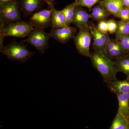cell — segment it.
I'll return each mask as SVG.
<instances>
[{
  "label": "cell",
  "instance_id": "22",
  "mask_svg": "<svg viewBox=\"0 0 129 129\" xmlns=\"http://www.w3.org/2000/svg\"><path fill=\"white\" fill-rule=\"evenodd\" d=\"M101 1V0H76L73 3L75 5L90 8Z\"/></svg>",
  "mask_w": 129,
  "mask_h": 129
},
{
  "label": "cell",
  "instance_id": "15",
  "mask_svg": "<svg viewBox=\"0 0 129 129\" xmlns=\"http://www.w3.org/2000/svg\"><path fill=\"white\" fill-rule=\"evenodd\" d=\"M116 95L118 102L117 113H121L129 118V92Z\"/></svg>",
  "mask_w": 129,
  "mask_h": 129
},
{
  "label": "cell",
  "instance_id": "30",
  "mask_svg": "<svg viewBox=\"0 0 129 129\" xmlns=\"http://www.w3.org/2000/svg\"><path fill=\"white\" fill-rule=\"evenodd\" d=\"M12 1V0H0V4H2L4 3L7 2L9 1Z\"/></svg>",
  "mask_w": 129,
  "mask_h": 129
},
{
  "label": "cell",
  "instance_id": "12",
  "mask_svg": "<svg viewBox=\"0 0 129 129\" xmlns=\"http://www.w3.org/2000/svg\"><path fill=\"white\" fill-rule=\"evenodd\" d=\"M90 18V14L82 6L76 5L74 10V15L72 23L76 27H84L89 25L88 21Z\"/></svg>",
  "mask_w": 129,
  "mask_h": 129
},
{
  "label": "cell",
  "instance_id": "9",
  "mask_svg": "<svg viewBox=\"0 0 129 129\" xmlns=\"http://www.w3.org/2000/svg\"><path fill=\"white\" fill-rule=\"evenodd\" d=\"M104 54L111 60H115L129 55L122 47L120 42L116 39L109 38Z\"/></svg>",
  "mask_w": 129,
  "mask_h": 129
},
{
  "label": "cell",
  "instance_id": "8",
  "mask_svg": "<svg viewBox=\"0 0 129 129\" xmlns=\"http://www.w3.org/2000/svg\"><path fill=\"white\" fill-rule=\"evenodd\" d=\"M93 39L92 48L94 51L104 53L106 45L109 39L108 33L103 34L98 29L97 26L93 23L89 24Z\"/></svg>",
  "mask_w": 129,
  "mask_h": 129
},
{
  "label": "cell",
  "instance_id": "4",
  "mask_svg": "<svg viewBox=\"0 0 129 129\" xmlns=\"http://www.w3.org/2000/svg\"><path fill=\"white\" fill-rule=\"evenodd\" d=\"M51 37L50 33H47L41 28L34 27L28 36L27 38L22 41L30 44L43 54L48 47V41Z\"/></svg>",
  "mask_w": 129,
  "mask_h": 129
},
{
  "label": "cell",
  "instance_id": "11",
  "mask_svg": "<svg viewBox=\"0 0 129 129\" xmlns=\"http://www.w3.org/2000/svg\"><path fill=\"white\" fill-rule=\"evenodd\" d=\"M43 0H19V5L24 16H28L39 11L44 7Z\"/></svg>",
  "mask_w": 129,
  "mask_h": 129
},
{
  "label": "cell",
  "instance_id": "28",
  "mask_svg": "<svg viewBox=\"0 0 129 129\" xmlns=\"http://www.w3.org/2000/svg\"><path fill=\"white\" fill-rule=\"evenodd\" d=\"M45 3H46L49 5L50 8L54 6V1L55 0H43Z\"/></svg>",
  "mask_w": 129,
  "mask_h": 129
},
{
  "label": "cell",
  "instance_id": "16",
  "mask_svg": "<svg viewBox=\"0 0 129 129\" xmlns=\"http://www.w3.org/2000/svg\"><path fill=\"white\" fill-rule=\"evenodd\" d=\"M111 14L107 9L99 3L92 8V12L90 14V18L99 22L106 20Z\"/></svg>",
  "mask_w": 129,
  "mask_h": 129
},
{
  "label": "cell",
  "instance_id": "19",
  "mask_svg": "<svg viewBox=\"0 0 129 129\" xmlns=\"http://www.w3.org/2000/svg\"><path fill=\"white\" fill-rule=\"evenodd\" d=\"M117 28L115 32V39L120 41L129 34V20H120L117 22Z\"/></svg>",
  "mask_w": 129,
  "mask_h": 129
},
{
  "label": "cell",
  "instance_id": "24",
  "mask_svg": "<svg viewBox=\"0 0 129 129\" xmlns=\"http://www.w3.org/2000/svg\"><path fill=\"white\" fill-rule=\"evenodd\" d=\"M121 20H129V9L128 7L124 6L120 10L118 17Z\"/></svg>",
  "mask_w": 129,
  "mask_h": 129
},
{
  "label": "cell",
  "instance_id": "3",
  "mask_svg": "<svg viewBox=\"0 0 129 129\" xmlns=\"http://www.w3.org/2000/svg\"><path fill=\"white\" fill-rule=\"evenodd\" d=\"M21 10L18 0H12L0 4V22L6 26L22 20Z\"/></svg>",
  "mask_w": 129,
  "mask_h": 129
},
{
  "label": "cell",
  "instance_id": "20",
  "mask_svg": "<svg viewBox=\"0 0 129 129\" xmlns=\"http://www.w3.org/2000/svg\"><path fill=\"white\" fill-rule=\"evenodd\" d=\"M113 61L118 72H122L129 78V55Z\"/></svg>",
  "mask_w": 129,
  "mask_h": 129
},
{
  "label": "cell",
  "instance_id": "2",
  "mask_svg": "<svg viewBox=\"0 0 129 129\" xmlns=\"http://www.w3.org/2000/svg\"><path fill=\"white\" fill-rule=\"evenodd\" d=\"M1 52L9 60L17 61L21 63L26 62L35 53L34 52L28 50L27 45L15 40L12 41L4 47Z\"/></svg>",
  "mask_w": 129,
  "mask_h": 129
},
{
  "label": "cell",
  "instance_id": "5",
  "mask_svg": "<svg viewBox=\"0 0 129 129\" xmlns=\"http://www.w3.org/2000/svg\"><path fill=\"white\" fill-rule=\"evenodd\" d=\"M92 37L89 25L79 28V32L73 38L74 43L77 50L81 55L90 57V46Z\"/></svg>",
  "mask_w": 129,
  "mask_h": 129
},
{
  "label": "cell",
  "instance_id": "29",
  "mask_svg": "<svg viewBox=\"0 0 129 129\" xmlns=\"http://www.w3.org/2000/svg\"><path fill=\"white\" fill-rule=\"evenodd\" d=\"M124 6L128 7L129 6V0H123Z\"/></svg>",
  "mask_w": 129,
  "mask_h": 129
},
{
  "label": "cell",
  "instance_id": "10",
  "mask_svg": "<svg viewBox=\"0 0 129 129\" xmlns=\"http://www.w3.org/2000/svg\"><path fill=\"white\" fill-rule=\"evenodd\" d=\"M76 27L67 26L63 27L52 29L50 34L51 37L61 44H65L70 40L73 38L76 34Z\"/></svg>",
  "mask_w": 129,
  "mask_h": 129
},
{
  "label": "cell",
  "instance_id": "21",
  "mask_svg": "<svg viewBox=\"0 0 129 129\" xmlns=\"http://www.w3.org/2000/svg\"><path fill=\"white\" fill-rule=\"evenodd\" d=\"M76 5L73 3L67 5L63 9L61 10L64 14L66 20L67 26H70L72 23L74 15V10Z\"/></svg>",
  "mask_w": 129,
  "mask_h": 129
},
{
  "label": "cell",
  "instance_id": "26",
  "mask_svg": "<svg viewBox=\"0 0 129 129\" xmlns=\"http://www.w3.org/2000/svg\"><path fill=\"white\" fill-rule=\"evenodd\" d=\"M117 22L114 19H110L108 21V32L110 34H114L117 28Z\"/></svg>",
  "mask_w": 129,
  "mask_h": 129
},
{
  "label": "cell",
  "instance_id": "25",
  "mask_svg": "<svg viewBox=\"0 0 129 129\" xmlns=\"http://www.w3.org/2000/svg\"><path fill=\"white\" fill-rule=\"evenodd\" d=\"M6 27V25L4 23L0 22V51H2L5 47L3 44L5 36L3 33V30Z\"/></svg>",
  "mask_w": 129,
  "mask_h": 129
},
{
  "label": "cell",
  "instance_id": "13",
  "mask_svg": "<svg viewBox=\"0 0 129 129\" xmlns=\"http://www.w3.org/2000/svg\"><path fill=\"white\" fill-rule=\"evenodd\" d=\"M107 84L110 91L116 95L129 92V78L124 80L117 79Z\"/></svg>",
  "mask_w": 129,
  "mask_h": 129
},
{
  "label": "cell",
  "instance_id": "6",
  "mask_svg": "<svg viewBox=\"0 0 129 129\" xmlns=\"http://www.w3.org/2000/svg\"><path fill=\"white\" fill-rule=\"evenodd\" d=\"M34 27L28 22L18 21L7 25L3 30L5 37L23 38L28 36Z\"/></svg>",
  "mask_w": 129,
  "mask_h": 129
},
{
  "label": "cell",
  "instance_id": "31",
  "mask_svg": "<svg viewBox=\"0 0 129 129\" xmlns=\"http://www.w3.org/2000/svg\"><path fill=\"white\" fill-rule=\"evenodd\" d=\"M128 7L129 9V7Z\"/></svg>",
  "mask_w": 129,
  "mask_h": 129
},
{
  "label": "cell",
  "instance_id": "1",
  "mask_svg": "<svg viewBox=\"0 0 129 129\" xmlns=\"http://www.w3.org/2000/svg\"><path fill=\"white\" fill-rule=\"evenodd\" d=\"M90 58L92 66L101 74L105 83L117 79L118 72L113 62L104 53L94 51Z\"/></svg>",
  "mask_w": 129,
  "mask_h": 129
},
{
  "label": "cell",
  "instance_id": "27",
  "mask_svg": "<svg viewBox=\"0 0 129 129\" xmlns=\"http://www.w3.org/2000/svg\"><path fill=\"white\" fill-rule=\"evenodd\" d=\"M119 42L124 50L129 54V34L123 37Z\"/></svg>",
  "mask_w": 129,
  "mask_h": 129
},
{
  "label": "cell",
  "instance_id": "17",
  "mask_svg": "<svg viewBox=\"0 0 129 129\" xmlns=\"http://www.w3.org/2000/svg\"><path fill=\"white\" fill-rule=\"evenodd\" d=\"M52 29L67 27L66 20L64 14L61 10L58 11L52 7Z\"/></svg>",
  "mask_w": 129,
  "mask_h": 129
},
{
  "label": "cell",
  "instance_id": "14",
  "mask_svg": "<svg viewBox=\"0 0 129 129\" xmlns=\"http://www.w3.org/2000/svg\"><path fill=\"white\" fill-rule=\"evenodd\" d=\"M98 3L107 9L111 14L117 18L120 10L124 6L123 0H101Z\"/></svg>",
  "mask_w": 129,
  "mask_h": 129
},
{
  "label": "cell",
  "instance_id": "7",
  "mask_svg": "<svg viewBox=\"0 0 129 129\" xmlns=\"http://www.w3.org/2000/svg\"><path fill=\"white\" fill-rule=\"evenodd\" d=\"M52 7L35 13L29 19V22L34 27L45 29L51 26Z\"/></svg>",
  "mask_w": 129,
  "mask_h": 129
},
{
  "label": "cell",
  "instance_id": "18",
  "mask_svg": "<svg viewBox=\"0 0 129 129\" xmlns=\"http://www.w3.org/2000/svg\"><path fill=\"white\" fill-rule=\"evenodd\" d=\"M110 129H129V118L121 113H117Z\"/></svg>",
  "mask_w": 129,
  "mask_h": 129
},
{
  "label": "cell",
  "instance_id": "23",
  "mask_svg": "<svg viewBox=\"0 0 129 129\" xmlns=\"http://www.w3.org/2000/svg\"><path fill=\"white\" fill-rule=\"evenodd\" d=\"M98 28L100 32L103 34L108 33V21L103 20L98 22Z\"/></svg>",
  "mask_w": 129,
  "mask_h": 129
}]
</instances>
